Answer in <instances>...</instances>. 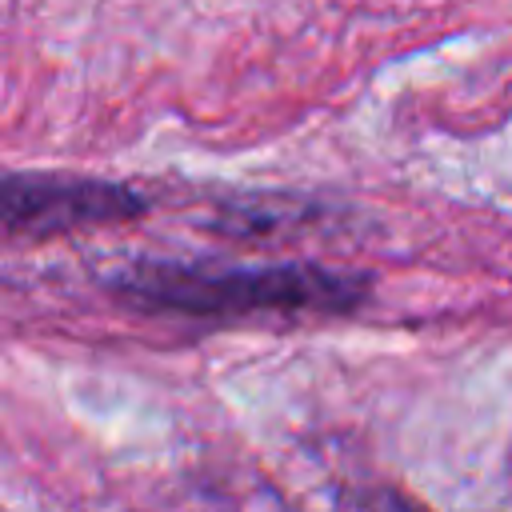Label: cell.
I'll use <instances>...</instances> for the list:
<instances>
[{
	"label": "cell",
	"mask_w": 512,
	"mask_h": 512,
	"mask_svg": "<svg viewBox=\"0 0 512 512\" xmlns=\"http://www.w3.org/2000/svg\"><path fill=\"white\" fill-rule=\"evenodd\" d=\"M148 196L120 180L60 176V172H12L0 184V220L8 236H64L84 228H116L148 212Z\"/></svg>",
	"instance_id": "obj_2"
},
{
	"label": "cell",
	"mask_w": 512,
	"mask_h": 512,
	"mask_svg": "<svg viewBox=\"0 0 512 512\" xmlns=\"http://www.w3.org/2000/svg\"><path fill=\"white\" fill-rule=\"evenodd\" d=\"M112 292L140 312H172L192 320L232 316H348L368 300V276L324 264H180L132 260Z\"/></svg>",
	"instance_id": "obj_1"
}]
</instances>
